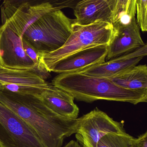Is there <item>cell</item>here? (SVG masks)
<instances>
[{
	"label": "cell",
	"instance_id": "9",
	"mask_svg": "<svg viewBox=\"0 0 147 147\" xmlns=\"http://www.w3.org/2000/svg\"><path fill=\"white\" fill-rule=\"evenodd\" d=\"M147 55L146 44L136 50L77 72L89 76L109 79L136 66Z\"/></svg>",
	"mask_w": 147,
	"mask_h": 147
},
{
	"label": "cell",
	"instance_id": "22",
	"mask_svg": "<svg viewBox=\"0 0 147 147\" xmlns=\"http://www.w3.org/2000/svg\"><path fill=\"white\" fill-rule=\"evenodd\" d=\"M0 90H3V84L1 82H0Z\"/></svg>",
	"mask_w": 147,
	"mask_h": 147
},
{
	"label": "cell",
	"instance_id": "18",
	"mask_svg": "<svg viewBox=\"0 0 147 147\" xmlns=\"http://www.w3.org/2000/svg\"><path fill=\"white\" fill-rule=\"evenodd\" d=\"M137 23L142 32L147 30V0H136Z\"/></svg>",
	"mask_w": 147,
	"mask_h": 147
},
{
	"label": "cell",
	"instance_id": "16",
	"mask_svg": "<svg viewBox=\"0 0 147 147\" xmlns=\"http://www.w3.org/2000/svg\"><path fill=\"white\" fill-rule=\"evenodd\" d=\"M136 138L124 134H108L98 141L97 147H132Z\"/></svg>",
	"mask_w": 147,
	"mask_h": 147
},
{
	"label": "cell",
	"instance_id": "13",
	"mask_svg": "<svg viewBox=\"0 0 147 147\" xmlns=\"http://www.w3.org/2000/svg\"><path fill=\"white\" fill-rule=\"evenodd\" d=\"M0 82L3 90L16 92L21 86H31L47 89L52 85L46 82L35 70H14L0 65Z\"/></svg>",
	"mask_w": 147,
	"mask_h": 147
},
{
	"label": "cell",
	"instance_id": "12",
	"mask_svg": "<svg viewBox=\"0 0 147 147\" xmlns=\"http://www.w3.org/2000/svg\"><path fill=\"white\" fill-rule=\"evenodd\" d=\"M117 0H81L74 7L75 23L86 25L98 20L110 22Z\"/></svg>",
	"mask_w": 147,
	"mask_h": 147
},
{
	"label": "cell",
	"instance_id": "11",
	"mask_svg": "<svg viewBox=\"0 0 147 147\" xmlns=\"http://www.w3.org/2000/svg\"><path fill=\"white\" fill-rule=\"evenodd\" d=\"M117 33L108 46L106 59L110 60L136 50L146 44L142 38L135 17L127 24L114 25Z\"/></svg>",
	"mask_w": 147,
	"mask_h": 147
},
{
	"label": "cell",
	"instance_id": "10",
	"mask_svg": "<svg viewBox=\"0 0 147 147\" xmlns=\"http://www.w3.org/2000/svg\"><path fill=\"white\" fill-rule=\"evenodd\" d=\"M108 46L88 47L70 54L57 62L50 72L58 74L77 72L105 62Z\"/></svg>",
	"mask_w": 147,
	"mask_h": 147
},
{
	"label": "cell",
	"instance_id": "15",
	"mask_svg": "<svg viewBox=\"0 0 147 147\" xmlns=\"http://www.w3.org/2000/svg\"><path fill=\"white\" fill-rule=\"evenodd\" d=\"M122 88L147 93V66L140 65L109 78Z\"/></svg>",
	"mask_w": 147,
	"mask_h": 147
},
{
	"label": "cell",
	"instance_id": "3",
	"mask_svg": "<svg viewBox=\"0 0 147 147\" xmlns=\"http://www.w3.org/2000/svg\"><path fill=\"white\" fill-rule=\"evenodd\" d=\"M71 27L70 36L60 48L51 52L39 53L40 62L49 72L57 62L74 53L91 47L109 45L117 33L113 23L103 20L86 25L73 22Z\"/></svg>",
	"mask_w": 147,
	"mask_h": 147
},
{
	"label": "cell",
	"instance_id": "14",
	"mask_svg": "<svg viewBox=\"0 0 147 147\" xmlns=\"http://www.w3.org/2000/svg\"><path fill=\"white\" fill-rule=\"evenodd\" d=\"M39 97L45 104L56 114L66 118H78L79 109L74 103V98L65 91L52 84Z\"/></svg>",
	"mask_w": 147,
	"mask_h": 147
},
{
	"label": "cell",
	"instance_id": "8",
	"mask_svg": "<svg viewBox=\"0 0 147 147\" xmlns=\"http://www.w3.org/2000/svg\"><path fill=\"white\" fill-rule=\"evenodd\" d=\"M0 65L14 70H33L35 65L22 47V39L7 24L0 27Z\"/></svg>",
	"mask_w": 147,
	"mask_h": 147
},
{
	"label": "cell",
	"instance_id": "2",
	"mask_svg": "<svg viewBox=\"0 0 147 147\" xmlns=\"http://www.w3.org/2000/svg\"><path fill=\"white\" fill-rule=\"evenodd\" d=\"M51 84L68 92L74 99L82 102L105 100L137 105L147 101V93L124 89L109 79L80 72L59 74Z\"/></svg>",
	"mask_w": 147,
	"mask_h": 147
},
{
	"label": "cell",
	"instance_id": "1",
	"mask_svg": "<svg viewBox=\"0 0 147 147\" xmlns=\"http://www.w3.org/2000/svg\"><path fill=\"white\" fill-rule=\"evenodd\" d=\"M0 102L35 131L45 147H62L65 138L77 133V119L66 118L56 114L39 96L0 90Z\"/></svg>",
	"mask_w": 147,
	"mask_h": 147
},
{
	"label": "cell",
	"instance_id": "5",
	"mask_svg": "<svg viewBox=\"0 0 147 147\" xmlns=\"http://www.w3.org/2000/svg\"><path fill=\"white\" fill-rule=\"evenodd\" d=\"M60 9L45 0L4 1L1 9L3 24H6L20 37L42 16Z\"/></svg>",
	"mask_w": 147,
	"mask_h": 147
},
{
	"label": "cell",
	"instance_id": "7",
	"mask_svg": "<svg viewBox=\"0 0 147 147\" xmlns=\"http://www.w3.org/2000/svg\"><path fill=\"white\" fill-rule=\"evenodd\" d=\"M77 141L83 147H97L102 137L108 134H124V122L113 120L98 108L77 118Z\"/></svg>",
	"mask_w": 147,
	"mask_h": 147
},
{
	"label": "cell",
	"instance_id": "17",
	"mask_svg": "<svg viewBox=\"0 0 147 147\" xmlns=\"http://www.w3.org/2000/svg\"><path fill=\"white\" fill-rule=\"evenodd\" d=\"M136 0H117L111 18V23H114L123 17L129 19L135 17Z\"/></svg>",
	"mask_w": 147,
	"mask_h": 147
},
{
	"label": "cell",
	"instance_id": "21",
	"mask_svg": "<svg viewBox=\"0 0 147 147\" xmlns=\"http://www.w3.org/2000/svg\"><path fill=\"white\" fill-rule=\"evenodd\" d=\"M64 147H83L78 142L76 141L71 140L68 142Z\"/></svg>",
	"mask_w": 147,
	"mask_h": 147
},
{
	"label": "cell",
	"instance_id": "19",
	"mask_svg": "<svg viewBox=\"0 0 147 147\" xmlns=\"http://www.w3.org/2000/svg\"><path fill=\"white\" fill-rule=\"evenodd\" d=\"M81 0H52L54 6L60 9L64 8L70 7L74 8L78 2Z\"/></svg>",
	"mask_w": 147,
	"mask_h": 147
},
{
	"label": "cell",
	"instance_id": "4",
	"mask_svg": "<svg viewBox=\"0 0 147 147\" xmlns=\"http://www.w3.org/2000/svg\"><path fill=\"white\" fill-rule=\"evenodd\" d=\"M73 20L60 9L45 14L26 29L22 38L38 51L50 53L59 49L71 32Z\"/></svg>",
	"mask_w": 147,
	"mask_h": 147
},
{
	"label": "cell",
	"instance_id": "6",
	"mask_svg": "<svg viewBox=\"0 0 147 147\" xmlns=\"http://www.w3.org/2000/svg\"><path fill=\"white\" fill-rule=\"evenodd\" d=\"M0 147H45L35 131L1 102Z\"/></svg>",
	"mask_w": 147,
	"mask_h": 147
},
{
	"label": "cell",
	"instance_id": "20",
	"mask_svg": "<svg viewBox=\"0 0 147 147\" xmlns=\"http://www.w3.org/2000/svg\"><path fill=\"white\" fill-rule=\"evenodd\" d=\"M132 147H147V131L136 138Z\"/></svg>",
	"mask_w": 147,
	"mask_h": 147
}]
</instances>
